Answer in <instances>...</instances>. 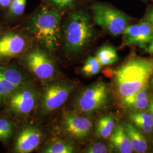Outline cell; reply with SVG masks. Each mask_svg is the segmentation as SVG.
I'll return each instance as SVG.
<instances>
[{"instance_id": "obj_1", "label": "cell", "mask_w": 153, "mask_h": 153, "mask_svg": "<svg viewBox=\"0 0 153 153\" xmlns=\"http://www.w3.org/2000/svg\"><path fill=\"white\" fill-rule=\"evenodd\" d=\"M153 75V59L134 57L126 61L114 72L117 94L124 98L146 88Z\"/></svg>"}, {"instance_id": "obj_2", "label": "cell", "mask_w": 153, "mask_h": 153, "mask_svg": "<svg viewBox=\"0 0 153 153\" xmlns=\"http://www.w3.org/2000/svg\"><path fill=\"white\" fill-rule=\"evenodd\" d=\"M61 14L49 6H43L33 15L28 26L32 36L51 51L56 49L60 44Z\"/></svg>"}, {"instance_id": "obj_3", "label": "cell", "mask_w": 153, "mask_h": 153, "mask_svg": "<svg viewBox=\"0 0 153 153\" xmlns=\"http://www.w3.org/2000/svg\"><path fill=\"white\" fill-rule=\"evenodd\" d=\"M94 35L93 25L86 13L80 10L71 13L62 26L66 55L71 56L81 52L91 42Z\"/></svg>"}, {"instance_id": "obj_4", "label": "cell", "mask_w": 153, "mask_h": 153, "mask_svg": "<svg viewBox=\"0 0 153 153\" xmlns=\"http://www.w3.org/2000/svg\"><path fill=\"white\" fill-rule=\"evenodd\" d=\"M110 97V90L105 82L102 81L94 82L78 95L76 108L83 114H93L103 109L108 104Z\"/></svg>"}, {"instance_id": "obj_5", "label": "cell", "mask_w": 153, "mask_h": 153, "mask_svg": "<svg viewBox=\"0 0 153 153\" xmlns=\"http://www.w3.org/2000/svg\"><path fill=\"white\" fill-rule=\"evenodd\" d=\"M92 9L95 23L114 36L123 33L128 26V17L111 6L97 3L93 5Z\"/></svg>"}, {"instance_id": "obj_6", "label": "cell", "mask_w": 153, "mask_h": 153, "mask_svg": "<svg viewBox=\"0 0 153 153\" xmlns=\"http://www.w3.org/2000/svg\"><path fill=\"white\" fill-rule=\"evenodd\" d=\"M24 61L28 71L39 79L49 80L55 76V62L43 49L35 48L30 51Z\"/></svg>"}, {"instance_id": "obj_7", "label": "cell", "mask_w": 153, "mask_h": 153, "mask_svg": "<svg viewBox=\"0 0 153 153\" xmlns=\"http://www.w3.org/2000/svg\"><path fill=\"white\" fill-rule=\"evenodd\" d=\"M74 88L69 82H56L44 88L40 99L42 111L49 113L59 108L69 98Z\"/></svg>"}, {"instance_id": "obj_8", "label": "cell", "mask_w": 153, "mask_h": 153, "mask_svg": "<svg viewBox=\"0 0 153 153\" xmlns=\"http://www.w3.org/2000/svg\"><path fill=\"white\" fill-rule=\"evenodd\" d=\"M61 126L67 136L77 141H83L93 129L91 120L76 112H67L63 115Z\"/></svg>"}, {"instance_id": "obj_9", "label": "cell", "mask_w": 153, "mask_h": 153, "mask_svg": "<svg viewBox=\"0 0 153 153\" xmlns=\"http://www.w3.org/2000/svg\"><path fill=\"white\" fill-rule=\"evenodd\" d=\"M37 98L36 90L27 83L18 88L10 96V108L18 116H26L33 111Z\"/></svg>"}, {"instance_id": "obj_10", "label": "cell", "mask_w": 153, "mask_h": 153, "mask_svg": "<svg viewBox=\"0 0 153 153\" xmlns=\"http://www.w3.org/2000/svg\"><path fill=\"white\" fill-rule=\"evenodd\" d=\"M43 138L42 132L34 126L23 128L16 138L15 150L17 153H29L38 147Z\"/></svg>"}, {"instance_id": "obj_11", "label": "cell", "mask_w": 153, "mask_h": 153, "mask_svg": "<svg viewBox=\"0 0 153 153\" xmlns=\"http://www.w3.org/2000/svg\"><path fill=\"white\" fill-rule=\"evenodd\" d=\"M27 47L26 39L22 35L10 33L0 38V57H9L22 53Z\"/></svg>"}, {"instance_id": "obj_12", "label": "cell", "mask_w": 153, "mask_h": 153, "mask_svg": "<svg viewBox=\"0 0 153 153\" xmlns=\"http://www.w3.org/2000/svg\"><path fill=\"white\" fill-rule=\"evenodd\" d=\"M111 146L117 153H131L133 149L124 126L117 125L109 137Z\"/></svg>"}, {"instance_id": "obj_13", "label": "cell", "mask_w": 153, "mask_h": 153, "mask_svg": "<svg viewBox=\"0 0 153 153\" xmlns=\"http://www.w3.org/2000/svg\"><path fill=\"white\" fill-rule=\"evenodd\" d=\"M150 99L146 88L122 99L123 103L126 108L133 111H138L149 107Z\"/></svg>"}, {"instance_id": "obj_14", "label": "cell", "mask_w": 153, "mask_h": 153, "mask_svg": "<svg viewBox=\"0 0 153 153\" xmlns=\"http://www.w3.org/2000/svg\"><path fill=\"white\" fill-rule=\"evenodd\" d=\"M124 126L133 150L136 153H145L148 150V142L142 133L130 123H126Z\"/></svg>"}, {"instance_id": "obj_15", "label": "cell", "mask_w": 153, "mask_h": 153, "mask_svg": "<svg viewBox=\"0 0 153 153\" xmlns=\"http://www.w3.org/2000/svg\"><path fill=\"white\" fill-rule=\"evenodd\" d=\"M42 152L44 153H72L76 152L74 146L71 142L64 140H52L45 146Z\"/></svg>"}, {"instance_id": "obj_16", "label": "cell", "mask_w": 153, "mask_h": 153, "mask_svg": "<svg viewBox=\"0 0 153 153\" xmlns=\"http://www.w3.org/2000/svg\"><path fill=\"white\" fill-rule=\"evenodd\" d=\"M115 119L112 115H106L99 119L95 126V135L99 138H108L115 128Z\"/></svg>"}, {"instance_id": "obj_17", "label": "cell", "mask_w": 153, "mask_h": 153, "mask_svg": "<svg viewBox=\"0 0 153 153\" xmlns=\"http://www.w3.org/2000/svg\"><path fill=\"white\" fill-rule=\"evenodd\" d=\"M0 77L18 88L27 84L26 78L22 73L11 68L0 66Z\"/></svg>"}, {"instance_id": "obj_18", "label": "cell", "mask_w": 153, "mask_h": 153, "mask_svg": "<svg viewBox=\"0 0 153 153\" xmlns=\"http://www.w3.org/2000/svg\"><path fill=\"white\" fill-rule=\"evenodd\" d=\"M96 57L102 65H110L119 60V56L115 48L111 45H104L98 50Z\"/></svg>"}, {"instance_id": "obj_19", "label": "cell", "mask_w": 153, "mask_h": 153, "mask_svg": "<svg viewBox=\"0 0 153 153\" xmlns=\"http://www.w3.org/2000/svg\"><path fill=\"white\" fill-rule=\"evenodd\" d=\"M123 33L124 34L123 46L138 44L140 41V27L138 24L127 26Z\"/></svg>"}, {"instance_id": "obj_20", "label": "cell", "mask_w": 153, "mask_h": 153, "mask_svg": "<svg viewBox=\"0 0 153 153\" xmlns=\"http://www.w3.org/2000/svg\"><path fill=\"white\" fill-rule=\"evenodd\" d=\"M138 25L140 27V41L138 45L141 47H145L153 39V26L146 21Z\"/></svg>"}, {"instance_id": "obj_21", "label": "cell", "mask_w": 153, "mask_h": 153, "mask_svg": "<svg viewBox=\"0 0 153 153\" xmlns=\"http://www.w3.org/2000/svg\"><path fill=\"white\" fill-rule=\"evenodd\" d=\"M102 65L96 57H88L81 69L82 73L86 76L97 74L100 71Z\"/></svg>"}, {"instance_id": "obj_22", "label": "cell", "mask_w": 153, "mask_h": 153, "mask_svg": "<svg viewBox=\"0 0 153 153\" xmlns=\"http://www.w3.org/2000/svg\"><path fill=\"white\" fill-rule=\"evenodd\" d=\"M48 5L57 11H65L74 5L76 0H46Z\"/></svg>"}, {"instance_id": "obj_23", "label": "cell", "mask_w": 153, "mask_h": 153, "mask_svg": "<svg viewBox=\"0 0 153 153\" xmlns=\"http://www.w3.org/2000/svg\"><path fill=\"white\" fill-rule=\"evenodd\" d=\"M18 87L0 77V103L10 97Z\"/></svg>"}, {"instance_id": "obj_24", "label": "cell", "mask_w": 153, "mask_h": 153, "mask_svg": "<svg viewBox=\"0 0 153 153\" xmlns=\"http://www.w3.org/2000/svg\"><path fill=\"white\" fill-rule=\"evenodd\" d=\"M13 133V128L11 123L5 119H0V140H8Z\"/></svg>"}, {"instance_id": "obj_25", "label": "cell", "mask_w": 153, "mask_h": 153, "mask_svg": "<svg viewBox=\"0 0 153 153\" xmlns=\"http://www.w3.org/2000/svg\"><path fill=\"white\" fill-rule=\"evenodd\" d=\"M26 0H12L9 12L11 16H21L25 11Z\"/></svg>"}, {"instance_id": "obj_26", "label": "cell", "mask_w": 153, "mask_h": 153, "mask_svg": "<svg viewBox=\"0 0 153 153\" xmlns=\"http://www.w3.org/2000/svg\"><path fill=\"white\" fill-rule=\"evenodd\" d=\"M129 119H135L142 121L153 128V119L150 114L141 111H132L129 114Z\"/></svg>"}, {"instance_id": "obj_27", "label": "cell", "mask_w": 153, "mask_h": 153, "mask_svg": "<svg viewBox=\"0 0 153 153\" xmlns=\"http://www.w3.org/2000/svg\"><path fill=\"white\" fill-rule=\"evenodd\" d=\"M87 153H107L109 152L107 146L102 142H96L88 146L85 150Z\"/></svg>"}, {"instance_id": "obj_28", "label": "cell", "mask_w": 153, "mask_h": 153, "mask_svg": "<svg viewBox=\"0 0 153 153\" xmlns=\"http://www.w3.org/2000/svg\"><path fill=\"white\" fill-rule=\"evenodd\" d=\"M131 120L134 124L139 129L146 133H150L153 131V128L142 121L139 120L135 119H131Z\"/></svg>"}, {"instance_id": "obj_29", "label": "cell", "mask_w": 153, "mask_h": 153, "mask_svg": "<svg viewBox=\"0 0 153 153\" xmlns=\"http://www.w3.org/2000/svg\"><path fill=\"white\" fill-rule=\"evenodd\" d=\"M145 19L146 22H149L153 26V8L150 9L148 10L146 14Z\"/></svg>"}, {"instance_id": "obj_30", "label": "cell", "mask_w": 153, "mask_h": 153, "mask_svg": "<svg viewBox=\"0 0 153 153\" xmlns=\"http://www.w3.org/2000/svg\"><path fill=\"white\" fill-rule=\"evenodd\" d=\"M12 0H0V5L2 7L9 6Z\"/></svg>"}, {"instance_id": "obj_31", "label": "cell", "mask_w": 153, "mask_h": 153, "mask_svg": "<svg viewBox=\"0 0 153 153\" xmlns=\"http://www.w3.org/2000/svg\"><path fill=\"white\" fill-rule=\"evenodd\" d=\"M146 51H147L149 53L153 55V38L151 42L150 43L149 45L146 48Z\"/></svg>"}, {"instance_id": "obj_32", "label": "cell", "mask_w": 153, "mask_h": 153, "mask_svg": "<svg viewBox=\"0 0 153 153\" xmlns=\"http://www.w3.org/2000/svg\"><path fill=\"white\" fill-rule=\"evenodd\" d=\"M149 112H150L149 114L153 119V102L151 100V99H150V103L149 105Z\"/></svg>"}, {"instance_id": "obj_33", "label": "cell", "mask_w": 153, "mask_h": 153, "mask_svg": "<svg viewBox=\"0 0 153 153\" xmlns=\"http://www.w3.org/2000/svg\"><path fill=\"white\" fill-rule=\"evenodd\" d=\"M151 83H152V85H153V76H152V78H151Z\"/></svg>"}, {"instance_id": "obj_34", "label": "cell", "mask_w": 153, "mask_h": 153, "mask_svg": "<svg viewBox=\"0 0 153 153\" xmlns=\"http://www.w3.org/2000/svg\"><path fill=\"white\" fill-rule=\"evenodd\" d=\"M151 100L153 102V97H152V98H151Z\"/></svg>"}]
</instances>
